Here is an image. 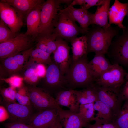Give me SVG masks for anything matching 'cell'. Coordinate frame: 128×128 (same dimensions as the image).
I'll return each instance as SVG.
<instances>
[{"label": "cell", "mask_w": 128, "mask_h": 128, "mask_svg": "<svg viewBox=\"0 0 128 128\" xmlns=\"http://www.w3.org/2000/svg\"><path fill=\"white\" fill-rule=\"evenodd\" d=\"M121 29L117 26H111L107 29L96 25L89 28L84 35L87 40L88 53L106 54L114 37L118 34Z\"/></svg>", "instance_id": "6da1fadb"}, {"label": "cell", "mask_w": 128, "mask_h": 128, "mask_svg": "<svg viewBox=\"0 0 128 128\" xmlns=\"http://www.w3.org/2000/svg\"><path fill=\"white\" fill-rule=\"evenodd\" d=\"M87 55L75 62H72L64 75L68 89L85 88L91 85L94 80L89 68Z\"/></svg>", "instance_id": "7a4b0ae2"}, {"label": "cell", "mask_w": 128, "mask_h": 128, "mask_svg": "<svg viewBox=\"0 0 128 128\" xmlns=\"http://www.w3.org/2000/svg\"><path fill=\"white\" fill-rule=\"evenodd\" d=\"M73 0H47L44 3L41 12L39 33H51L58 22L60 5L65 4L69 5Z\"/></svg>", "instance_id": "3957f363"}, {"label": "cell", "mask_w": 128, "mask_h": 128, "mask_svg": "<svg viewBox=\"0 0 128 128\" xmlns=\"http://www.w3.org/2000/svg\"><path fill=\"white\" fill-rule=\"evenodd\" d=\"M76 21L64 9L59 11L58 21L53 31L57 37L70 41L79 34L83 35L86 31L78 26Z\"/></svg>", "instance_id": "277c9868"}, {"label": "cell", "mask_w": 128, "mask_h": 128, "mask_svg": "<svg viewBox=\"0 0 128 128\" xmlns=\"http://www.w3.org/2000/svg\"><path fill=\"white\" fill-rule=\"evenodd\" d=\"M122 30L121 34L112 40L106 54L112 64L126 66L128 65V27Z\"/></svg>", "instance_id": "5b68a950"}, {"label": "cell", "mask_w": 128, "mask_h": 128, "mask_svg": "<svg viewBox=\"0 0 128 128\" xmlns=\"http://www.w3.org/2000/svg\"><path fill=\"white\" fill-rule=\"evenodd\" d=\"M35 39L25 33L17 34L14 38L0 43V58L4 59L33 47Z\"/></svg>", "instance_id": "8992f818"}, {"label": "cell", "mask_w": 128, "mask_h": 128, "mask_svg": "<svg viewBox=\"0 0 128 128\" xmlns=\"http://www.w3.org/2000/svg\"><path fill=\"white\" fill-rule=\"evenodd\" d=\"M127 72L122 66L112 64L109 69L94 81V84L98 86L120 89L125 82Z\"/></svg>", "instance_id": "52a82bcc"}, {"label": "cell", "mask_w": 128, "mask_h": 128, "mask_svg": "<svg viewBox=\"0 0 128 128\" xmlns=\"http://www.w3.org/2000/svg\"><path fill=\"white\" fill-rule=\"evenodd\" d=\"M98 100L104 103L112 111L116 118L122 106L123 100L120 89L98 86L94 83Z\"/></svg>", "instance_id": "ba28073f"}, {"label": "cell", "mask_w": 128, "mask_h": 128, "mask_svg": "<svg viewBox=\"0 0 128 128\" xmlns=\"http://www.w3.org/2000/svg\"><path fill=\"white\" fill-rule=\"evenodd\" d=\"M28 89L31 104L39 111L48 108H62L55 99L46 91L35 87Z\"/></svg>", "instance_id": "9c48e42d"}, {"label": "cell", "mask_w": 128, "mask_h": 128, "mask_svg": "<svg viewBox=\"0 0 128 128\" xmlns=\"http://www.w3.org/2000/svg\"><path fill=\"white\" fill-rule=\"evenodd\" d=\"M0 19L14 34L19 31L23 26V18L14 7L0 1Z\"/></svg>", "instance_id": "30bf717a"}, {"label": "cell", "mask_w": 128, "mask_h": 128, "mask_svg": "<svg viewBox=\"0 0 128 128\" xmlns=\"http://www.w3.org/2000/svg\"><path fill=\"white\" fill-rule=\"evenodd\" d=\"M45 78L46 85L54 90L56 94L60 91L67 89L65 76L62 74L58 66L54 61L48 65Z\"/></svg>", "instance_id": "8fae6325"}, {"label": "cell", "mask_w": 128, "mask_h": 128, "mask_svg": "<svg viewBox=\"0 0 128 128\" xmlns=\"http://www.w3.org/2000/svg\"><path fill=\"white\" fill-rule=\"evenodd\" d=\"M56 41L57 48L53 53L54 61L64 75L72 62L69 55L70 48L68 41L62 39L57 37Z\"/></svg>", "instance_id": "7c38bea8"}, {"label": "cell", "mask_w": 128, "mask_h": 128, "mask_svg": "<svg viewBox=\"0 0 128 128\" xmlns=\"http://www.w3.org/2000/svg\"><path fill=\"white\" fill-rule=\"evenodd\" d=\"M59 110L51 108L39 111L31 116L28 124L33 128H51L58 117Z\"/></svg>", "instance_id": "4fadbf2b"}, {"label": "cell", "mask_w": 128, "mask_h": 128, "mask_svg": "<svg viewBox=\"0 0 128 128\" xmlns=\"http://www.w3.org/2000/svg\"><path fill=\"white\" fill-rule=\"evenodd\" d=\"M34 47L12 56L3 59V65L5 71L9 74L19 72L27 64Z\"/></svg>", "instance_id": "5bb4252c"}, {"label": "cell", "mask_w": 128, "mask_h": 128, "mask_svg": "<svg viewBox=\"0 0 128 128\" xmlns=\"http://www.w3.org/2000/svg\"><path fill=\"white\" fill-rule=\"evenodd\" d=\"M5 103V107L9 115L10 123L19 122L26 124L28 123L31 117L30 107L18 103Z\"/></svg>", "instance_id": "9a60e30c"}, {"label": "cell", "mask_w": 128, "mask_h": 128, "mask_svg": "<svg viewBox=\"0 0 128 128\" xmlns=\"http://www.w3.org/2000/svg\"><path fill=\"white\" fill-rule=\"evenodd\" d=\"M45 1L44 0L31 9L27 15L25 19L27 30L25 34L35 39L39 34L41 12Z\"/></svg>", "instance_id": "2e32d148"}, {"label": "cell", "mask_w": 128, "mask_h": 128, "mask_svg": "<svg viewBox=\"0 0 128 128\" xmlns=\"http://www.w3.org/2000/svg\"><path fill=\"white\" fill-rule=\"evenodd\" d=\"M59 115L64 128H82L86 127L89 124L79 113L74 112L69 110L60 109Z\"/></svg>", "instance_id": "e0dca14e"}, {"label": "cell", "mask_w": 128, "mask_h": 128, "mask_svg": "<svg viewBox=\"0 0 128 128\" xmlns=\"http://www.w3.org/2000/svg\"><path fill=\"white\" fill-rule=\"evenodd\" d=\"M128 2L121 3L115 0L114 4L109 8L108 13L109 24L116 25L123 30L126 27L122 23L123 19L127 15Z\"/></svg>", "instance_id": "ac0fdd59"}, {"label": "cell", "mask_w": 128, "mask_h": 128, "mask_svg": "<svg viewBox=\"0 0 128 128\" xmlns=\"http://www.w3.org/2000/svg\"><path fill=\"white\" fill-rule=\"evenodd\" d=\"M55 99L59 106L67 107L70 111L79 113V104L75 93V90L67 89L60 91L55 95Z\"/></svg>", "instance_id": "d6986e66"}, {"label": "cell", "mask_w": 128, "mask_h": 128, "mask_svg": "<svg viewBox=\"0 0 128 128\" xmlns=\"http://www.w3.org/2000/svg\"><path fill=\"white\" fill-rule=\"evenodd\" d=\"M95 53L94 57L88 63L89 70L94 81L107 71L112 64L105 57V54Z\"/></svg>", "instance_id": "ffe728a7"}, {"label": "cell", "mask_w": 128, "mask_h": 128, "mask_svg": "<svg viewBox=\"0 0 128 128\" xmlns=\"http://www.w3.org/2000/svg\"><path fill=\"white\" fill-rule=\"evenodd\" d=\"M72 16L74 20L78 22L80 27L87 31L88 26L92 24V18L93 14L82 8H78L69 5L64 9Z\"/></svg>", "instance_id": "44dd1931"}, {"label": "cell", "mask_w": 128, "mask_h": 128, "mask_svg": "<svg viewBox=\"0 0 128 128\" xmlns=\"http://www.w3.org/2000/svg\"><path fill=\"white\" fill-rule=\"evenodd\" d=\"M111 0H105L103 3L97 6L96 10L93 15L92 24L98 25L104 29L110 27L108 22V13Z\"/></svg>", "instance_id": "7402d4cb"}, {"label": "cell", "mask_w": 128, "mask_h": 128, "mask_svg": "<svg viewBox=\"0 0 128 128\" xmlns=\"http://www.w3.org/2000/svg\"><path fill=\"white\" fill-rule=\"evenodd\" d=\"M44 0H0L12 6L18 12L23 19L32 9L43 2Z\"/></svg>", "instance_id": "603a6c76"}, {"label": "cell", "mask_w": 128, "mask_h": 128, "mask_svg": "<svg viewBox=\"0 0 128 128\" xmlns=\"http://www.w3.org/2000/svg\"><path fill=\"white\" fill-rule=\"evenodd\" d=\"M57 37L54 33H40L35 39L36 47L51 54L57 48Z\"/></svg>", "instance_id": "cb8c5ba5"}, {"label": "cell", "mask_w": 128, "mask_h": 128, "mask_svg": "<svg viewBox=\"0 0 128 128\" xmlns=\"http://www.w3.org/2000/svg\"><path fill=\"white\" fill-rule=\"evenodd\" d=\"M70 42L72 54V62L76 61L87 55L88 45L85 35L77 37L72 40Z\"/></svg>", "instance_id": "d4e9b609"}, {"label": "cell", "mask_w": 128, "mask_h": 128, "mask_svg": "<svg viewBox=\"0 0 128 128\" xmlns=\"http://www.w3.org/2000/svg\"><path fill=\"white\" fill-rule=\"evenodd\" d=\"M95 110L97 111L95 120H101L103 124L104 123H113L115 118L111 109L102 102L97 100L94 103Z\"/></svg>", "instance_id": "484cf974"}, {"label": "cell", "mask_w": 128, "mask_h": 128, "mask_svg": "<svg viewBox=\"0 0 128 128\" xmlns=\"http://www.w3.org/2000/svg\"><path fill=\"white\" fill-rule=\"evenodd\" d=\"M75 93L80 104L94 103L98 100L96 91L92 86L81 90H75Z\"/></svg>", "instance_id": "4316f807"}, {"label": "cell", "mask_w": 128, "mask_h": 128, "mask_svg": "<svg viewBox=\"0 0 128 128\" xmlns=\"http://www.w3.org/2000/svg\"><path fill=\"white\" fill-rule=\"evenodd\" d=\"M50 55L49 53L36 47L32 51L28 62L29 63L49 65L52 61Z\"/></svg>", "instance_id": "83f0119b"}, {"label": "cell", "mask_w": 128, "mask_h": 128, "mask_svg": "<svg viewBox=\"0 0 128 128\" xmlns=\"http://www.w3.org/2000/svg\"><path fill=\"white\" fill-rule=\"evenodd\" d=\"M125 100L113 123L118 128L128 127V100Z\"/></svg>", "instance_id": "f1b7e54d"}, {"label": "cell", "mask_w": 128, "mask_h": 128, "mask_svg": "<svg viewBox=\"0 0 128 128\" xmlns=\"http://www.w3.org/2000/svg\"><path fill=\"white\" fill-rule=\"evenodd\" d=\"M94 103L80 104L79 113L87 123L94 121Z\"/></svg>", "instance_id": "f546056e"}, {"label": "cell", "mask_w": 128, "mask_h": 128, "mask_svg": "<svg viewBox=\"0 0 128 128\" xmlns=\"http://www.w3.org/2000/svg\"><path fill=\"white\" fill-rule=\"evenodd\" d=\"M17 34L14 33L1 19L0 20V43L14 38Z\"/></svg>", "instance_id": "4dcf8cb0"}, {"label": "cell", "mask_w": 128, "mask_h": 128, "mask_svg": "<svg viewBox=\"0 0 128 128\" xmlns=\"http://www.w3.org/2000/svg\"><path fill=\"white\" fill-rule=\"evenodd\" d=\"M16 89L10 86L1 90L0 94L5 102L10 103H16L15 97L17 93Z\"/></svg>", "instance_id": "1f68e13d"}, {"label": "cell", "mask_w": 128, "mask_h": 128, "mask_svg": "<svg viewBox=\"0 0 128 128\" xmlns=\"http://www.w3.org/2000/svg\"><path fill=\"white\" fill-rule=\"evenodd\" d=\"M39 78L35 68H29L24 72L23 79L30 85H34L37 83Z\"/></svg>", "instance_id": "d6a6232c"}, {"label": "cell", "mask_w": 128, "mask_h": 128, "mask_svg": "<svg viewBox=\"0 0 128 128\" xmlns=\"http://www.w3.org/2000/svg\"><path fill=\"white\" fill-rule=\"evenodd\" d=\"M1 79L8 84L10 87L16 89H19L23 87V78L18 76L14 75L9 78H2Z\"/></svg>", "instance_id": "836d02e7"}, {"label": "cell", "mask_w": 128, "mask_h": 128, "mask_svg": "<svg viewBox=\"0 0 128 128\" xmlns=\"http://www.w3.org/2000/svg\"><path fill=\"white\" fill-rule=\"evenodd\" d=\"M15 99L18 103L22 105L30 107L31 103L29 95H25L20 94L17 92L16 93Z\"/></svg>", "instance_id": "e575fe53"}, {"label": "cell", "mask_w": 128, "mask_h": 128, "mask_svg": "<svg viewBox=\"0 0 128 128\" xmlns=\"http://www.w3.org/2000/svg\"><path fill=\"white\" fill-rule=\"evenodd\" d=\"M105 0H83L81 7L87 10L91 7L98 6L102 4Z\"/></svg>", "instance_id": "d590c367"}, {"label": "cell", "mask_w": 128, "mask_h": 128, "mask_svg": "<svg viewBox=\"0 0 128 128\" xmlns=\"http://www.w3.org/2000/svg\"><path fill=\"white\" fill-rule=\"evenodd\" d=\"M4 125L5 128H33L29 125L19 122L7 123Z\"/></svg>", "instance_id": "8d00e7d4"}, {"label": "cell", "mask_w": 128, "mask_h": 128, "mask_svg": "<svg viewBox=\"0 0 128 128\" xmlns=\"http://www.w3.org/2000/svg\"><path fill=\"white\" fill-rule=\"evenodd\" d=\"M47 68L44 64H37L35 69L39 78H45Z\"/></svg>", "instance_id": "74e56055"}, {"label": "cell", "mask_w": 128, "mask_h": 128, "mask_svg": "<svg viewBox=\"0 0 128 128\" xmlns=\"http://www.w3.org/2000/svg\"><path fill=\"white\" fill-rule=\"evenodd\" d=\"M9 118V113L6 108L3 106H0V122L4 121Z\"/></svg>", "instance_id": "f35d334b"}, {"label": "cell", "mask_w": 128, "mask_h": 128, "mask_svg": "<svg viewBox=\"0 0 128 128\" xmlns=\"http://www.w3.org/2000/svg\"><path fill=\"white\" fill-rule=\"evenodd\" d=\"M120 91L123 100H128V79L127 80L124 87L122 90L120 89Z\"/></svg>", "instance_id": "ab89813d"}, {"label": "cell", "mask_w": 128, "mask_h": 128, "mask_svg": "<svg viewBox=\"0 0 128 128\" xmlns=\"http://www.w3.org/2000/svg\"><path fill=\"white\" fill-rule=\"evenodd\" d=\"M51 128H63L59 117V115L55 122Z\"/></svg>", "instance_id": "60d3db41"}, {"label": "cell", "mask_w": 128, "mask_h": 128, "mask_svg": "<svg viewBox=\"0 0 128 128\" xmlns=\"http://www.w3.org/2000/svg\"><path fill=\"white\" fill-rule=\"evenodd\" d=\"M95 123L93 124L95 128H102L103 123L100 120H95Z\"/></svg>", "instance_id": "b9f144b4"}, {"label": "cell", "mask_w": 128, "mask_h": 128, "mask_svg": "<svg viewBox=\"0 0 128 128\" xmlns=\"http://www.w3.org/2000/svg\"><path fill=\"white\" fill-rule=\"evenodd\" d=\"M102 128H118L113 123H104L103 125Z\"/></svg>", "instance_id": "7bdbcfd3"}, {"label": "cell", "mask_w": 128, "mask_h": 128, "mask_svg": "<svg viewBox=\"0 0 128 128\" xmlns=\"http://www.w3.org/2000/svg\"><path fill=\"white\" fill-rule=\"evenodd\" d=\"M86 127V128H95L93 125H91L89 124H88Z\"/></svg>", "instance_id": "ee69618b"}, {"label": "cell", "mask_w": 128, "mask_h": 128, "mask_svg": "<svg viewBox=\"0 0 128 128\" xmlns=\"http://www.w3.org/2000/svg\"><path fill=\"white\" fill-rule=\"evenodd\" d=\"M125 78L126 80L128 79V71L127 72V73Z\"/></svg>", "instance_id": "f6af8a7d"}, {"label": "cell", "mask_w": 128, "mask_h": 128, "mask_svg": "<svg viewBox=\"0 0 128 128\" xmlns=\"http://www.w3.org/2000/svg\"><path fill=\"white\" fill-rule=\"evenodd\" d=\"M127 16H128V11H127Z\"/></svg>", "instance_id": "bcb514c9"}, {"label": "cell", "mask_w": 128, "mask_h": 128, "mask_svg": "<svg viewBox=\"0 0 128 128\" xmlns=\"http://www.w3.org/2000/svg\"></svg>", "instance_id": "7dc6e473"}]
</instances>
